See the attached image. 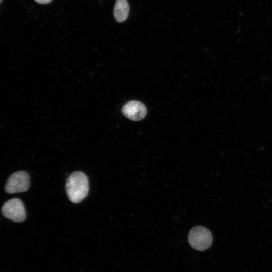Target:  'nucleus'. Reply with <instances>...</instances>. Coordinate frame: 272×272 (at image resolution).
Listing matches in <instances>:
<instances>
[{"mask_svg":"<svg viewBox=\"0 0 272 272\" xmlns=\"http://www.w3.org/2000/svg\"><path fill=\"white\" fill-rule=\"evenodd\" d=\"M66 190L70 200L78 203L83 200L88 195L89 183L87 176L83 172L76 171L68 177Z\"/></svg>","mask_w":272,"mask_h":272,"instance_id":"obj_1","label":"nucleus"},{"mask_svg":"<svg viewBox=\"0 0 272 272\" xmlns=\"http://www.w3.org/2000/svg\"><path fill=\"white\" fill-rule=\"evenodd\" d=\"M188 242L194 249L203 251L211 245L213 238L210 231L202 226H196L191 229L189 233Z\"/></svg>","mask_w":272,"mask_h":272,"instance_id":"obj_2","label":"nucleus"},{"mask_svg":"<svg viewBox=\"0 0 272 272\" xmlns=\"http://www.w3.org/2000/svg\"><path fill=\"white\" fill-rule=\"evenodd\" d=\"M30 186V177L28 174L23 171L13 173L8 179L5 189L8 193L25 192Z\"/></svg>","mask_w":272,"mask_h":272,"instance_id":"obj_3","label":"nucleus"},{"mask_svg":"<svg viewBox=\"0 0 272 272\" xmlns=\"http://www.w3.org/2000/svg\"><path fill=\"white\" fill-rule=\"evenodd\" d=\"M4 216L15 222H21L26 219V211L23 202L18 198L6 201L2 208Z\"/></svg>","mask_w":272,"mask_h":272,"instance_id":"obj_4","label":"nucleus"},{"mask_svg":"<svg viewBox=\"0 0 272 272\" xmlns=\"http://www.w3.org/2000/svg\"><path fill=\"white\" fill-rule=\"evenodd\" d=\"M123 114L133 121H139L144 119L147 114L145 105L138 101H130L122 108Z\"/></svg>","mask_w":272,"mask_h":272,"instance_id":"obj_5","label":"nucleus"},{"mask_svg":"<svg viewBox=\"0 0 272 272\" xmlns=\"http://www.w3.org/2000/svg\"><path fill=\"white\" fill-rule=\"evenodd\" d=\"M129 6L127 0H116L113 15L117 22L125 21L129 15Z\"/></svg>","mask_w":272,"mask_h":272,"instance_id":"obj_6","label":"nucleus"},{"mask_svg":"<svg viewBox=\"0 0 272 272\" xmlns=\"http://www.w3.org/2000/svg\"><path fill=\"white\" fill-rule=\"evenodd\" d=\"M36 2L40 4H47L52 1V0H34Z\"/></svg>","mask_w":272,"mask_h":272,"instance_id":"obj_7","label":"nucleus"},{"mask_svg":"<svg viewBox=\"0 0 272 272\" xmlns=\"http://www.w3.org/2000/svg\"><path fill=\"white\" fill-rule=\"evenodd\" d=\"M3 0H0V3L2 2Z\"/></svg>","mask_w":272,"mask_h":272,"instance_id":"obj_8","label":"nucleus"}]
</instances>
